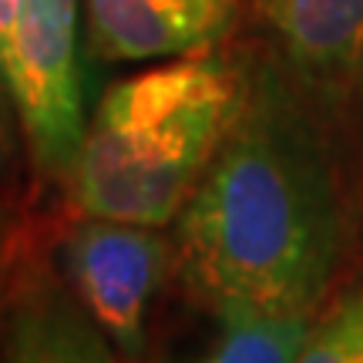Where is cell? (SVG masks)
I'll list each match as a JSON object with an SVG mask.
<instances>
[{
  "label": "cell",
  "instance_id": "obj_1",
  "mask_svg": "<svg viewBox=\"0 0 363 363\" xmlns=\"http://www.w3.org/2000/svg\"><path fill=\"white\" fill-rule=\"evenodd\" d=\"M216 155L172 222L175 283L222 316H316L360 233L363 179L333 128L262 44Z\"/></svg>",
  "mask_w": 363,
  "mask_h": 363
},
{
  "label": "cell",
  "instance_id": "obj_2",
  "mask_svg": "<svg viewBox=\"0 0 363 363\" xmlns=\"http://www.w3.org/2000/svg\"><path fill=\"white\" fill-rule=\"evenodd\" d=\"M239 91V54L219 51L111 84L61 185L65 212L169 229L216 155Z\"/></svg>",
  "mask_w": 363,
  "mask_h": 363
},
{
  "label": "cell",
  "instance_id": "obj_3",
  "mask_svg": "<svg viewBox=\"0 0 363 363\" xmlns=\"http://www.w3.org/2000/svg\"><path fill=\"white\" fill-rule=\"evenodd\" d=\"M51 259L71 296L128 363L148 353V313L175 279V242L158 225L67 216L57 222Z\"/></svg>",
  "mask_w": 363,
  "mask_h": 363
},
{
  "label": "cell",
  "instance_id": "obj_4",
  "mask_svg": "<svg viewBox=\"0 0 363 363\" xmlns=\"http://www.w3.org/2000/svg\"><path fill=\"white\" fill-rule=\"evenodd\" d=\"M81 0H17L4 78L13 91L27 162L40 185L61 189L84 138L78 51Z\"/></svg>",
  "mask_w": 363,
  "mask_h": 363
},
{
  "label": "cell",
  "instance_id": "obj_5",
  "mask_svg": "<svg viewBox=\"0 0 363 363\" xmlns=\"http://www.w3.org/2000/svg\"><path fill=\"white\" fill-rule=\"evenodd\" d=\"M262 48L350 142L363 121V0H249Z\"/></svg>",
  "mask_w": 363,
  "mask_h": 363
},
{
  "label": "cell",
  "instance_id": "obj_6",
  "mask_svg": "<svg viewBox=\"0 0 363 363\" xmlns=\"http://www.w3.org/2000/svg\"><path fill=\"white\" fill-rule=\"evenodd\" d=\"M242 0H84L88 48L98 61H152L216 51Z\"/></svg>",
  "mask_w": 363,
  "mask_h": 363
},
{
  "label": "cell",
  "instance_id": "obj_7",
  "mask_svg": "<svg viewBox=\"0 0 363 363\" xmlns=\"http://www.w3.org/2000/svg\"><path fill=\"white\" fill-rule=\"evenodd\" d=\"M0 363H128L57 276L51 246L27 266L0 320Z\"/></svg>",
  "mask_w": 363,
  "mask_h": 363
},
{
  "label": "cell",
  "instance_id": "obj_8",
  "mask_svg": "<svg viewBox=\"0 0 363 363\" xmlns=\"http://www.w3.org/2000/svg\"><path fill=\"white\" fill-rule=\"evenodd\" d=\"M316 316H222L219 337L192 363H293Z\"/></svg>",
  "mask_w": 363,
  "mask_h": 363
},
{
  "label": "cell",
  "instance_id": "obj_9",
  "mask_svg": "<svg viewBox=\"0 0 363 363\" xmlns=\"http://www.w3.org/2000/svg\"><path fill=\"white\" fill-rule=\"evenodd\" d=\"M54 233L57 225L38 219L34 206L17 189L0 192V313L7 310L27 266L54 242Z\"/></svg>",
  "mask_w": 363,
  "mask_h": 363
},
{
  "label": "cell",
  "instance_id": "obj_10",
  "mask_svg": "<svg viewBox=\"0 0 363 363\" xmlns=\"http://www.w3.org/2000/svg\"><path fill=\"white\" fill-rule=\"evenodd\" d=\"M293 363H363V283L316 313Z\"/></svg>",
  "mask_w": 363,
  "mask_h": 363
},
{
  "label": "cell",
  "instance_id": "obj_11",
  "mask_svg": "<svg viewBox=\"0 0 363 363\" xmlns=\"http://www.w3.org/2000/svg\"><path fill=\"white\" fill-rule=\"evenodd\" d=\"M24 155L27 142L24 128H21V115H17V101H13V91L0 71V192L17 189Z\"/></svg>",
  "mask_w": 363,
  "mask_h": 363
},
{
  "label": "cell",
  "instance_id": "obj_12",
  "mask_svg": "<svg viewBox=\"0 0 363 363\" xmlns=\"http://www.w3.org/2000/svg\"><path fill=\"white\" fill-rule=\"evenodd\" d=\"M13 13H17V0H0V71L7 61V44H11L13 30Z\"/></svg>",
  "mask_w": 363,
  "mask_h": 363
},
{
  "label": "cell",
  "instance_id": "obj_13",
  "mask_svg": "<svg viewBox=\"0 0 363 363\" xmlns=\"http://www.w3.org/2000/svg\"><path fill=\"white\" fill-rule=\"evenodd\" d=\"M360 138H363V121H360Z\"/></svg>",
  "mask_w": 363,
  "mask_h": 363
},
{
  "label": "cell",
  "instance_id": "obj_14",
  "mask_svg": "<svg viewBox=\"0 0 363 363\" xmlns=\"http://www.w3.org/2000/svg\"><path fill=\"white\" fill-rule=\"evenodd\" d=\"M0 320H4V313H0Z\"/></svg>",
  "mask_w": 363,
  "mask_h": 363
}]
</instances>
